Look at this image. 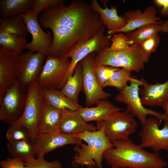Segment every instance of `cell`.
Returning a JSON list of instances; mask_svg holds the SVG:
<instances>
[{
    "instance_id": "1",
    "label": "cell",
    "mask_w": 168,
    "mask_h": 168,
    "mask_svg": "<svg viewBox=\"0 0 168 168\" xmlns=\"http://www.w3.org/2000/svg\"><path fill=\"white\" fill-rule=\"evenodd\" d=\"M39 23L50 29L53 41L49 56L63 57L78 43L88 40L103 26L99 14L90 3L74 0L66 6L64 4L51 7L42 12Z\"/></svg>"
},
{
    "instance_id": "2",
    "label": "cell",
    "mask_w": 168,
    "mask_h": 168,
    "mask_svg": "<svg viewBox=\"0 0 168 168\" xmlns=\"http://www.w3.org/2000/svg\"><path fill=\"white\" fill-rule=\"evenodd\" d=\"M112 142L114 147L102 155L111 168H164L167 165L158 153L148 152L130 139Z\"/></svg>"
},
{
    "instance_id": "3",
    "label": "cell",
    "mask_w": 168,
    "mask_h": 168,
    "mask_svg": "<svg viewBox=\"0 0 168 168\" xmlns=\"http://www.w3.org/2000/svg\"><path fill=\"white\" fill-rule=\"evenodd\" d=\"M149 58L139 44H133L127 49L120 51L105 47L96 54L93 62L95 66H108L138 72L144 69V64L149 62Z\"/></svg>"
},
{
    "instance_id": "4",
    "label": "cell",
    "mask_w": 168,
    "mask_h": 168,
    "mask_svg": "<svg viewBox=\"0 0 168 168\" xmlns=\"http://www.w3.org/2000/svg\"><path fill=\"white\" fill-rule=\"evenodd\" d=\"M45 102L43 89L34 82L27 86V95L22 114L12 123L25 127L29 133L31 141L34 142L38 135L39 121Z\"/></svg>"
},
{
    "instance_id": "5",
    "label": "cell",
    "mask_w": 168,
    "mask_h": 168,
    "mask_svg": "<svg viewBox=\"0 0 168 168\" xmlns=\"http://www.w3.org/2000/svg\"><path fill=\"white\" fill-rule=\"evenodd\" d=\"M129 82V85H127L123 89L118 90L119 93L114 98L116 101L127 105L126 110L127 112L137 118L142 125L145 123L147 115L155 116L161 123L163 120L168 119L165 117L161 112L147 109L143 106L139 96V86H142L139 79L132 76Z\"/></svg>"
},
{
    "instance_id": "6",
    "label": "cell",
    "mask_w": 168,
    "mask_h": 168,
    "mask_svg": "<svg viewBox=\"0 0 168 168\" xmlns=\"http://www.w3.org/2000/svg\"><path fill=\"white\" fill-rule=\"evenodd\" d=\"M134 116L126 110L114 112L104 120L96 122L98 128H103L104 133L110 142L116 140L127 141L136 132L138 126Z\"/></svg>"
},
{
    "instance_id": "7",
    "label": "cell",
    "mask_w": 168,
    "mask_h": 168,
    "mask_svg": "<svg viewBox=\"0 0 168 168\" xmlns=\"http://www.w3.org/2000/svg\"><path fill=\"white\" fill-rule=\"evenodd\" d=\"M27 95V86L17 79L0 98V120L10 124L16 121L23 112Z\"/></svg>"
},
{
    "instance_id": "8",
    "label": "cell",
    "mask_w": 168,
    "mask_h": 168,
    "mask_svg": "<svg viewBox=\"0 0 168 168\" xmlns=\"http://www.w3.org/2000/svg\"><path fill=\"white\" fill-rule=\"evenodd\" d=\"M103 26L91 39L80 42L73 46L63 56L71 58V63L66 75L65 84L69 77L72 75L77 64L88 55L93 52L96 53L104 48L110 47L111 44V35L105 34Z\"/></svg>"
},
{
    "instance_id": "9",
    "label": "cell",
    "mask_w": 168,
    "mask_h": 168,
    "mask_svg": "<svg viewBox=\"0 0 168 168\" xmlns=\"http://www.w3.org/2000/svg\"><path fill=\"white\" fill-rule=\"evenodd\" d=\"M70 63L63 57H46L36 82L43 89H61Z\"/></svg>"
},
{
    "instance_id": "10",
    "label": "cell",
    "mask_w": 168,
    "mask_h": 168,
    "mask_svg": "<svg viewBox=\"0 0 168 168\" xmlns=\"http://www.w3.org/2000/svg\"><path fill=\"white\" fill-rule=\"evenodd\" d=\"M96 53L90 54L80 62L83 73V89L87 107L96 104L100 100H106L110 94L105 91L100 85L94 70L93 58Z\"/></svg>"
},
{
    "instance_id": "11",
    "label": "cell",
    "mask_w": 168,
    "mask_h": 168,
    "mask_svg": "<svg viewBox=\"0 0 168 168\" xmlns=\"http://www.w3.org/2000/svg\"><path fill=\"white\" fill-rule=\"evenodd\" d=\"M164 121L163 127L160 129L159 126L161 123L158 119L153 118L147 119L138 133L142 147L151 148L156 153L161 150L168 151V119Z\"/></svg>"
},
{
    "instance_id": "12",
    "label": "cell",
    "mask_w": 168,
    "mask_h": 168,
    "mask_svg": "<svg viewBox=\"0 0 168 168\" xmlns=\"http://www.w3.org/2000/svg\"><path fill=\"white\" fill-rule=\"evenodd\" d=\"M21 15L32 37L31 41L27 43L25 49L42 53L46 57L49 56L53 41L51 32L45 33L42 30L38 20V15L32 9Z\"/></svg>"
},
{
    "instance_id": "13",
    "label": "cell",
    "mask_w": 168,
    "mask_h": 168,
    "mask_svg": "<svg viewBox=\"0 0 168 168\" xmlns=\"http://www.w3.org/2000/svg\"><path fill=\"white\" fill-rule=\"evenodd\" d=\"M45 56L42 53L30 51L19 55L17 79L22 85L27 87L37 81Z\"/></svg>"
},
{
    "instance_id": "14",
    "label": "cell",
    "mask_w": 168,
    "mask_h": 168,
    "mask_svg": "<svg viewBox=\"0 0 168 168\" xmlns=\"http://www.w3.org/2000/svg\"><path fill=\"white\" fill-rule=\"evenodd\" d=\"M82 140L73 135L60 132L48 133L38 135L34 142L37 157L44 156L52 151L68 144L80 145Z\"/></svg>"
},
{
    "instance_id": "15",
    "label": "cell",
    "mask_w": 168,
    "mask_h": 168,
    "mask_svg": "<svg viewBox=\"0 0 168 168\" xmlns=\"http://www.w3.org/2000/svg\"><path fill=\"white\" fill-rule=\"evenodd\" d=\"M157 11L155 7H147L142 12L139 9L134 11L128 10L123 15L126 24L122 29L112 32L110 35L119 33H127L142 26L155 24L161 23V18L156 16Z\"/></svg>"
},
{
    "instance_id": "16",
    "label": "cell",
    "mask_w": 168,
    "mask_h": 168,
    "mask_svg": "<svg viewBox=\"0 0 168 168\" xmlns=\"http://www.w3.org/2000/svg\"><path fill=\"white\" fill-rule=\"evenodd\" d=\"M18 56L0 46V98L17 80Z\"/></svg>"
},
{
    "instance_id": "17",
    "label": "cell",
    "mask_w": 168,
    "mask_h": 168,
    "mask_svg": "<svg viewBox=\"0 0 168 168\" xmlns=\"http://www.w3.org/2000/svg\"><path fill=\"white\" fill-rule=\"evenodd\" d=\"M139 80L142 88H139V93L143 105L163 108L168 103V78L163 83L154 84L148 83L143 78Z\"/></svg>"
},
{
    "instance_id": "18",
    "label": "cell",
    "mask_w": 168,
    "mask_h": 168,
    "mask_svg": "<svg viewBox=\"0 0 168 168\" xmlns=\"http://www.w3.org/2000/svg\"><path fill=\"white\" fill-rule=\"evenodd\" d=\"M96 128L94 124L88 123L83 119L76 111L62 110L60 132L73 135L86 132H95Z\"/></svg>"
},
{
    "instance_id": "19",
    "label": "cell",
    "mask_w": 168,
    "mask_h": 168,
    "mask_svg": "<svg viewBox=\"0 0 168 168\" xmlns=\"http://www.w3.org/2000/svg\"><path fill=\"white\" fill-rule=\"evenodd\" d=\"M96 105V106L94 107H80L76 111L82 119L87 123L91 121H103L110 114L122 110L106 100H100Z\"/></svg>"
},
{
    "instance_id": "20",
    "label": "cell",
    "mask_w": 168,
    "mask_h": 168,
    "mask_svg": "<svg viewBox=\"0 0 168 168\" xmlns=\"http://www.w3.org/2000/svg\"><path fill=\"white\" fill-rule=\"evenodd\" d=\"M104 4V8L100 7L96 0H92L90 3L92 9L99 14L103 26L107 27V34L110 35L112 32L124 27L126 22L123 16L118 15L117 7L112 6L108 8L106 3Z\"/></svg>"
},
{
    "instance_id": "21",
    "label": "cell",
    "mask_w": 168,
    "mask_h": 168,
    "mask_svg": "<svg viewBox=\"0 0 168 168\" xmlns=\"http://www.w3.org/2000/svg\"><path fill=\"white\" fill-rule=\"evenodd\" d=\"M62 117V110L49 105L45 101L39 121L38 135L59 132Z\"/></svg>"
},
{
    "instance_id": "22",
    "label": "cell",
    "mask_w": 168,
    "mask_h": 168,
    "mask_svg": "<svg viewBox=\"0 0 168 168\" xmlns=\"http://www.w3.org/2000/svg\"><path fill=\"white\" fill-rule=\"evenodd\" d=\"M97 131L95 132H86L73 135L86 142L80 145H76L73 150L77 152L72 162L73 167L77 166H86L87 168H91L90 156L94 146L97 134Z\"/></svg>"
},
{
    "instance_id": "23",
    "label": "cell",
    "mask_w": 168,
    "mask_h": 168,
    "mask_svg": "<svg viewBox=\"0 0 168 168\" xmlns=\"http://www.w3.org/2000/svg\"><path fill=\"white\" fill-rule=\"evenodd\" d=\"M83 89L82 69L79 62L77 65L72 75L69 77L65 84L60 90L70 100L79 104V94Z\"/></svg>"
},
{
    "instance_id": "24",
    "label": "cell",
    "mask_w": 168,
    "mask_h": 168,
    "mask_svg": "<svg viewBox=\"0 0 168 168\" xmlns=\"http://www.w3.org/2000/svg\"><path fill=\"white\" fill-rule=\"evenodd\" d=\"M94 146L90 156L91 168H104L102 155L106 151L114 147L112 143L105 136L103 128H98Z\"/></svg>"
},
{
    "instance_id": "25",
    "label": "cell",
    "mask_w": 168,
    "mask_h": 168,
    "mask_svg": "<svg viewBox=\"0 0 168 168\" xmlns=\"http://www.w3.org/2000/svg\"><path fill=\"white\" fill-rule=\"evenodd\" d=\"M34 0H0V15L9 18L25 14L31 10Z\"/></svg>"
},
{
    "instance_id": "26",
    "label": "cell",
    "mask_w": 168,
    "mask_h": 168,
    "mask_svg": "<svg viewBox=\"0 0 168 168\" xmlns=\"http://www.w3.org/2000/svg\"><path fill=\"white\" fill-rule=\"evenodd\" d=\"M7 147L12 157L19 158L25 162L36 155L34 142L30 140L8 141Z\"/></svg>"
},
{
    "instance_id": "27",
    "label": "cell",
    "mask_w": 168,
    "mask_h": 168,
    "mask_svg": "<svg viewBox=\"0 0 168 168\" xmlns=\"http://www.w3.org/2000/svg\"><path fill=\"white\" fill-rule=\"evenodd\" d=\"M45 101L49 105L62 110L68 109L76 111L82 106L72 102L57 89H43Z\"/></svg>"
},
{
    "instance_id": "28",
    "label": "cell",
    "mask_w": 168,
    "mask_h": 168,
    "mask_svg": "<svg viewBox=\"0 0 168 168\" xmlns=\"http://www.w3.org/2000/svg\"><path fill=\"white\" fill-rule=\"evenodd\" d=\"M28 32L24 19L21 15L9 18H0V33L25 36L28 35Z\"/></svg>"
},
{
    "instance_id": "29",
    "label": "cell",
    "mask_w": 168,
    "mask_h": 168,
    "mask_svg": "<svg viewBox=\"0 0 168 168\" xmlns=\"http://www.w3.org/2000/svg\"><path fill=\"white\" fill-rule=\"evenodd\" d=\"M27 43L24 36L0 33V46L18 56L22 54Z\"/></svg>"
},
{
    "instance_id": "30",
    "label": "cell",
    "mask_w": 168,
    "mask_h": 168,
    "mask_svg": "<svg viewBox=\"0 0 168 168\" xmlns=\"http://www.w3.org/2000/svg\"><path fill=\"white\" fill-rule=\"evenodd\" d=\"M151 24L142 26L128 32L126 35L130 45L139 44L152 35L161 32V24Z\"/></svg>"
},
{
    "instance_id": "31",
    "label": "cell",
    "mask_w": 168,
    "mask_h": 168,
    "mask_svg": "<svg viewBox=\"0 0 168 168\" xmlns=\"http://www.w3.org/2000/svg\"><path fill=\"white\" fill-rule=\"evenodd\" d=\"M131 71L124 68H119L113 72L108 80L102 86V88L113 86L118 90L124 88L132 78Z\"/></svg>"
},
{
    "instance_id": "32",
    "label": "cell",
    "mask_w": 168,
    "mask_h": 168,
    "mask_svg": "<svg viewBox=\"0 0 168 168\" xmlns=\"http://www.w3.org/2000/svg\"><path fill=\"white\" fill-rule=\"evenodd\" d=\"M6 135L8 141L26 140L31 141L28 131L25 127L13 124L9 125Z\"/></svg>"
},
{
    "instance_id": "33",
    "label": "cell",
    "mask_w": 168,
    "mask_h": 168,
    "mask_svg": "<svg viewBox=\"0 0 168 168\" xmlns=\"http://www.w3.org/2000/svg\"><path fill=\"white\" fill-rule=\"evenodd\" d=\"M119 68L105 65L94 66L95 75L101 87L108 80L112 73Z\"/></svg>"
},
{
    "instance_id": "34",
    "label": "cell",
    "mask_w": 168,
    "mask_h": 168,
    "mask_svg": "<svg viewBox=\"0 0 168 168\" xmlns=\"http://www.w3.org/2000/svg\"><path fill=\"white\" fill-rule=\"evenodd\" d=\"M130 46L126 35L120 33L115 34L112 37L110 48L114 51H120L127 49Z\"/></svg>"
},
{
    "instance_id": "35",
    "label": "cell",
    "mask_w": 168,
    "mask_h": 168,
    "mask_svg": "<svg viewBox=\"0 0 168 168\" xmlns=\"http://www.w3.org/2000/svg\"><path fill=\"white\" fill-rule=\"evenodd\" d=\"M160 37L158 34L152 35L139 44L149 57L152 53L155 52L160 43Z\"/></svg>"
},
{
    "instance_id": "36",
    "label": "cell",
    "mask_w": 168,
    "mask_h": 168,
    "mask_svg": "<svg viewBox=\"0 0 168 168\" xmlns=\"http://www.w3.org/2000/svg\"><path fill=\"white\" fill-rule=\"evenodd\" d=\"M63 0H34L32 10L38 15L58 5L63 4Z\"/></svg>"
},
{
    "instance_id": "37",
    "label": "cell",
    "mask_w": 168,
    "mask_h": 168,
    "mask_svg": "<svg viewBox=\"0 0 168 168\" xmlns=\"http://www.w3.org/2000/svg\"><path fill=\"white\" fill-rule=\"evenodd\" d=\"M33 168H62L61 163L58 160L46 161L44 157L35 158Z\"/></svg>"
},
{
    "instance_id": "38",
    "label": "cell",
    "mask_w": 168,
    "mask_h": 168,
    "mask_svg": "<svg viewBox=\"0 0 168 168\" xmlns=\"http://www.w3.org/2000/svg\"><path fill=\"white\" fill-rule=\"evenodd\" d=\"M1 168H25V162L16 158L7 157L0 162Z\"/></svg>"
},
{
    "instance_id": "39",
    "label": "cell",
    "mask_w": 168,
    "mask_h": 168,
    "mask_svg": "<svg viewBox=\"0 0 168 168\" xmlns=\"http://www.w3.org/2000/svg\"><path fill=\"white\" fill-rule=\"evenodd\" d=\"M154 4L160 8L159 13L161 16L168 17V0H154Z\"/></svg>"
},
{
    "instance_id": "40",
    "label": "cell",
    "mask_w": 168,
    "mask_h": 168,
    "mask_svg": "<svg viewBox=\"0 0 168 168\" xmlns=\"http://www.w3.org/2000/svg\"><path fill=\"white\" fill-rule=\"evenodd\" d=\"M161 32L168 34V20L163 21L161 24Z\"/></svg>"
},
{
    "instance_id": "41",
    "label": "cell",
    "mask_w": 168,
    "mask_h": 168,
    "mask_svg": "<svg viewBox=\"0 0 168 168\" xmlns=\"http://www.w3.org/2000/svg\"><path fill=\"white\" fill-rule=\"evenodd\" d=\"M165 113L163 114L164 116L168 119V103L163 108Z\"/></svg>"
}]
</instances>
